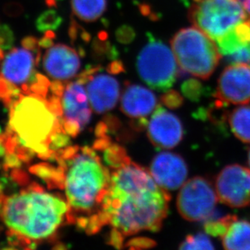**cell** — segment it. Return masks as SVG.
I'll list each match as a JSON object with an SVG mask.
<instances>
[{
    "instance_id": "52a82bcc",
    "label": "cell",
    "mask_w": 250,
    "mask_h": 250,
    "mask_svg": "<svg viewBox=\"0 0 250 250\" xmlns=\"http://www.w3.org/2000/svg\"><path fill=\"white\" fill-rule=\"evenodd\" d=\"M248 17L238 0H193L188 12L189 21L214 41Z\"/></svg>"
},
{
    "instance_id": "d4e9b609",
    "label": "cell",
    "mask_w": 250,
    "mask_h": 250,
    "mask_svg": "<svg viewBox=\"0 0 250 250\" xmlns=\"http://www.w3.org/2000/svg\"><path fill=\"white\" fill-rule=\"evenodd\" d=\"M116 40L123 45H129L136 38L135 28L128 24H123L115 31Z\"/></svg>"
},
{
    "instance_id": "6da1fadb",
    "label": "cell",
    "mask_w": 250,
    "mask_h": 250,
    "mask_svg": "<svg viewBox=\"0 0 250 250\" xmlns=\"http://www.w3.org/2000/svg\"><path fill=\"white\" fill-rule=\"evenodd\" d=\"M110 166V182L104 202V224L113 229V244L143 231H159L167 217L170 196L156 184L150 171L126 154Z\"/></svg>"
},
{
    "instance_id": "484cf974",
    "label": "cell",
    "mask_w": 250,
    "mask_h": 250,
    "mask_svg": "<svg viewBox=\"0 0 250 250\" xmlns=\"http://www.w3.org/2000/svg\"><path fill=\"white\" fill-rule=\"evenodd\" d=\"M15 41L14 33L9 25L0 24V48L3 50H12Z\"/></svg>"
},
{
    "instance_id": "30bf717a",
    "label": "cell",
    "mask_w": 250,
    "mask_h": 250,
    "mask_svg": "<svg viewBox=\"0 0 250 250\" xmlns=\"http://www.w3.org/2000/svg\"><path fill=\"white\" fill-rule=\"evenodd\" d=\"M219 201L230 208H246L250 204V168L241 165L224 167L215 179Z\"/></svg>"
},
{
    "instance_id": "3957f363",
    "label": "cell",
    "mask_w": 250,
    "mask_h": 250,
    "mask_svg": "<svg viewBox=\"0 0 250 250\" xmlns=\"http://www.w3.org/2000/svg\"><path fill=\"white\" fill-rule=\"evenodd\" d=\"M68 211L65 198L37 184L12 194L0 193V219L7 233L28 246L51 238L68 220Z\"/></svg>"
},
{
    "instance_id": "2e32d148",
    "label": "cell",
    "mask_w": 250,
    "mask_h": 250,
    "mask_svg": "<svg viewBox=\"0 0 250 250\" xmlns=\"http://www.w3.org/2000/svg\"><path fill=\"white\" fill-rule=\"evenodd\" d=\"M97 72L91 76L85 83L86 91L92 110L95 113H104L113 109L118 103L120 85L111 75Z\"/></svg>"
},
{
    "instance_id": "8fae6325",
    "label": "cell",
    "mask_w": 250,
    "mask_h": 250,
    "mask_svg": "<svg viewBox=\"0 0 250 250\" xmlns=\"http://www.w3.org/2000/svg\"><path fill=\"white\" fill-rule=\"evenodd\" d=\"M215 97L220 104L243 105L250 102V65L231 63L218 80Z\"/></svg>"
},
{
    "instance_id": "277c9868",
    "label": "cell",
    "mask_w": 250,
    "mask_h": 250,
    "mask_svg": "<svg viewBox=\"0 0 250 250\" xmlns=\"http://www.w3.org/2000/svg\"><path fill=\"white\" fill-rule=\"evenodd\" d=\"M24 95L17 98L11 109L10 130L21 146L50 156L53 138L63 130L59 99L55 96L49 102L39 95Z\"/></svg>"
},
{
    "instance_id": "4316f807",
    "label": "cell",
    "mask_w": 250,
    "mask_h": 250,
    "mask_svg": "<svg viewBox=\"0 0 250 250\" xmlns=\"http://www.w3.org/2000/svg\"><path fill=\"white\" fill-rule=\"evenodd\" d=\"M68 34L72 42H76L79 38H81V40L83 41V42L87 44L91 41L90 33L84 30L74 19H71V22L70 23Z\"/></svg>"
},
{
    "instance_id": "d590c367",
    "label": "cell",
    "mask_w": 250,
    "mask_h": 250,
    "mask_svg": "<svg viewBox=\"0 0 250 250\" xmlns=\"http://www.w3.org/2000/svg\"><path fill=\"white\" fill-rule=\"evenodd\" d=\"M4 59V53L2 48H0V62L2 61V59Z\"/></svg>"
},
{
    "instance_id": "7402d4cb",
    "label": "cell",
    "mask_w": 250,
    "mask_h": 250,
    "mask_svg": "<svg viewBox=\"0 0 250 250\" xmlns=\"http://www.w3.org/2000/svg\"><path fill=\"white\" fill-rule=\"evenodd\" d=\"M62 17L56 10L49 9L43 12L37 18L35 22L36 28L42 33L48 31H55L62 24Z\"/></svg>"
},
{
    "instance_id": "f1b7e54d",
    "label": "cell",
    "mask_w": 250,
    "mask_h": 250,
    "mask_svg": "<svg viewBox=\"0 0 250 250\" xmlns=\"http://www.w3.org/2000/svg\"><path fill=\"white\" fill-rule=\"evenodd\" d=\"M202 83L195 79H189L182 85V91L187 97L195 98L200 94Z\"/></svg>"
},
{
    "instance_id": "cb8c5ba5",
    "label": "cell",
    "mask_w": 250,
    "mask_h": 250,
    "mask_svg": "<svg viewBox=\"0 0 250 250\" xmlns=\"http://www.w3.org/2000/svg\"><path fill=\"white\" fill-rule=\"evenodd\" d=\"M234 217L235 215H228L220 220L208 222L205 225L206 231L211 236L221 237L226 231L227 228L231 220H233Z\"/></svg>"
},
{
    "instance_id": "836d02e7",
    "label": "cell",
    "mask_w": 250,
    "mask_h": 250,
    "mask_svg": "<svg viewBox=\"0 0 250 250\" xmlns=\"http://www.w3.org/2000/svg\"><path fill=\"white\" fill-rule=\"evenodd\" d=\"M124 71L123 63L119 60H115L112 62L108 66V71L110 74H118Z\"/></svg>"
},
{
    "instance_id": "8992f818",
    "label": "cell",
    "mask_w": 250,
    "mask_h": 250,
    "mask_svg": "<svg viewBox=\"0 0 250 250\" xmlns=\"http://www.w3.org/2000/svg\"><path fill=\"white\" fill-rule=\"evenodd\" d=\"M178 64L166 43L148 33L147 42L136 59L139 77L152 89L166 92L177 81Z\"/></svg>"
},
{
    "instance_id": "9c48e42d",
    "label": "cell",
    "mask_w": 250,
    "mask_h": 250,
    "mask_svg": "<svg viewBox=\"0 0 250 250\" xmlns=\"http://www.w3.org/2000/svg\"><path fill=\"white\" fill-rule=\"evenodd\" d=\"M84 85L78 77L64 87L60 96L62 126L71 136H76L83 131L91 120L92 107Z\"/></svg>"
},
{
    "instance_id": "603a6c76",
    "label": "cell",
    "mask_w": 250,
    "mask_h": 250,
    "mask_svg": "<svg viewBox=\"0 0 250 250\" xmlns=\"http://www.w3.org/2000/svg\"><path fill=\"white\" fill-rule=\"evenodd\" d=\"M212 242L205 234L198 233L187 236L180 245V250H213Z\"/></svg>"
},
{
    "instance_id": "ba28073f",
    "label": "cell",
    "mask_w": 250,
    "mask_h": 250,
    "mask_svg": "<svg viewBox=\"0 0 250 250\" xmlns=\"http://www.w3.org/2000/svg\"><path fill=\"white\" fill-rule=\"evenodd\" d=\"M218 201L215 188L208 180L193 177L181 187L177 198V210L189 222L205 221L215 212Z\"/></svg>"
},
{
    "instance_id": "ac0fdd59",
    "label": "cell",
    "mask_w": 250,
    "mask_h": 250,
    "mask_svg": "<svg viewBox=\"0 0 250 250\" xmlns=\"http://www.w3.org/2000/svg\"><path fill=\"white\" fill-rule=\"evenodd\" d=\"M221 240L225 250H250V222L238 220L235 216L221 236Z\"/></svg>"
},
{
    "instance_id": "9a60e30c",
    "label": "cell",
    "mask_w": 250,
    "mask_h": 250,
    "mask_svg": "<svg viewBox=\"0 0 250 250\" xmlns=\"http://www.w3.org/2000/svg\"><path fill=\"white\" fill-rule=\"evenodd\" d=\"M81 55L74 48L57 44L49 48L43 57L45 73L55 81H68L78 74L81 66Z\"/></svg>"
},
{
    "instance_id": "f546056e",
    "label": "cell",
    "mask_w": 250,
    "mask_h": 250,
    "mask_svg": "<svg viewBox=\"0 0 250 250\" xmlns=\"http://www.w3.org/2000/svg\"><path fill=\"white\" fill-rule=\"evenodd\" d=\"M162 102L168 108H177L182 104L183 100L178 92L174 90H167L162 97Z\"/></svg>"
},
{
    "instance_id": "7a4b0ae2",
    "label": "cell",
    "mask_w": 250,
    "mask_h": 250,
    "mask_svg": "<svg viewBox=\"0 0 250 250\" xmlns=\"http://www.w3.org/2000/svg\"><path fill=\"white\" fill-rule=\"evenodd\" d=\"M59 172L65 199L68 205V221L90 233L104 225V202L111 172L93 149L71 146L59 156Z\"/></svg>"
},
{
    "instance_id": "4fadbf2b",
    "label": "cell",
    "mask_w": 250,
    "mask_h": 250,
    "mask_svg": "<svg viewBox=\"0 0 250 250\" xmlns=\"http://www.w3.org/2000/svg\"><path fill=\"white\" fill-rule=\"evenodd\" d=\"M183 135L179 118L158 104L147 123V136L151 144L158 148L172 149L181 143Z\"/></svg>"
},
{
    "instance_id": "8d00e7d4",
    "label": "cell",
    "mask_w": 250,
    "mask_h": 250,
    "mask_svg": "<svg viewBox=\"0 0 250 250\" xmlns=\"http://www.w3.org/2000/svg\"><path fill=\"white\" fill-rule=\"evenodd\" d=\"M248 164H249V166H250V151H249V154H248Z\"/></svg>"
},
{
    "instance_id": "5bb4252c",
    "label": "cell",
    "mask_w": 250,
    "mask_h": 250,
    "mask_svg": "<svg viewBox=\"0 0 250 250\" xmlns=\"http://www.w3.org/2000/svg\"><path fill=\"white\" fill-rule=\"evenodd\" d=\"M150 173L159 187L166 191L179 189L187 182L188 167L178 154L163 151L151 161Z\"/></svg>"
},
{
    "instance_id": "44dd1931",
    "label": "cell",
    "mask_w": 250,
    "mask_h": 250,
    "mask_svg": "<svg viewBox=\"0 0 250 250\" xmlns=\"http://www.w3.org/2000/svg\"><path fill=\"white\" fill-rule=\"evenodd\" d=\"M91 47L95 56H105L108 59L115 60L119 55L117 47L112 45L111 42L108 40V34L104 31L99 33L97 38L92 41Z\"/></svg>"
},
{
    "instance_id": "d6986e66",
    "label": "cell",
    "mask_w": 250,
    "mask_h": 250,
    "mask_svg": "<svg viewBox=\"0 0 250 250\" xmlns=\"http://www.w3.org/2000/svg\"><path fill=\"white\" fill-rule=\"evenodd\" d=\"M71 9L76 17L85 22H94L104 15L107 0H71Z\"/></svg>"
},
{
    "instance_id": "83f0119b",
    "label": "cell",
    "mask_w": 250,
    "mask_h": 250,
    "mask_svg": "<svg viewBox=\"0 0 250 250\" xmlns=\"http://www.w3.org/2000/svg\"><path fill=\"white\" fill-rule=\"evenodd\" d=\"M227 61L231 63H246L250 65V43L236 52L226 57Z\"/></svg>"
},
{
    "instance_id": "ffe728a7",
    "label": "cell",
    "mask_w": 250,
    "mask_h": 250,
    "mask_svg": "<svg viewBox=\"0 0 250 250\" xmlns=\"http://www.w3.org/2000/svg\"><path fill=\"white\" fill-rule=\"evenodd\" d=\"M229 121L234 135L241 142L250 144V106L243 104L233 109Z\"/></svg>"
},
{
    "instance_id": "1f68e13d",
    "label": "cell",
    "mask_w": 250,
    "mask_h": 250,
    "mask_svg": "<svg viewBox=\"0 0 250 250\" xmlns=\"http://www.w3.org/2000/svg\"><path fill=\"white\" fill-rule=\"evenodd\" d=\"M45 34L40 40H38L39 45L43 49H49L54 45V39L55 38V33L54 31H48L45 32Z\"/></svg>"
},
{
    "instance_id": "d6a6232c",
    "label": "cell",
    "mask_w": 250,
    "mask_h": 250,
    "mask_svg": "<svg viewBox=\"0 0 250 250\" xmlns=\"http://www.w3.org/2000/svg\"><path fill=\"white\" fill-rule=\"evenodd\" d=\"M4 12L10 17H17L23 12V8H22L21 5L19 3L12 2V3L6 4L4 7Z\"/></svg>"
},
{
    "instance_id": "e575fe53",
    "label": "cell",
    "mask_w": 250,
    "mask_h": 250,
    "mask_svg": "<svg viewBox=\"0 0 250 250\" xmlns=\"http://www.w3.org/2000/svg\"><path fill=\"white\" fill-rule=\"evenodd\" d=\"M241 4L243 5L244 8L248 14L250 15V0H241Z\"/></svg>"
},
{
    "instance_id": "5b68a950",
    "label": "cell",
    "mask_w": 250,
    "mask_h": 250,
    "mask_svg": "<svg viewBox=\"0 0 250 250\" xmlns=\"http://www.w3.org/2000/svg\"><path fill=\"white\" fill-rule=\"evenodd\" d=\"M214 42L197 27L180 29L171 40L172 52L180 68L197 78H210L222 56Z\"/></svg>"
},
{
    "instance_id": "e0dca14e",
    "label": "cell",
    "mask_w": 250,
    "mask_h": 250,
    "mask_svg": "<svg viewBox=\"0 0 250 250\" xmlns=\"http://www.w3.org/2000/svg\"><path fill=\"white\" fill-rule=\"evenodd\" d=\"M157 105V98L152 91L134 83L126 85L121 100L122 110L131 118H146Z\"/></svg>"
},
{
    "instance_id": "7c38bea8",
    "label": "cell",
    "mask_w": 250,
    "mask_h": 250,
    "mask_svg": "<svg viewBox=\"0 0 250 250\" xmlns=\"http://www.w3.org/2000/svg\"><path fill=\"white\" fill-rule=\"evenodd\" d=\"M40 58L25 48H14L1 62L0 75L13 87L28 94L38 72L35 66Z\"/></svg>"
},
{
    "instance_id": "4dcf8cb0",
    "label": "cell",
    "mask_w": 250,
    "mask_h": 250,
    "mask_svg": "<svg viewBox=\"0 0 250 250\" xmlns=\"http://www.w3.org/2000/svg\"><path fill=\"white\" fill-rule=\"evenodd\" d=\"M21 45L23 47L27 50H30L34 53L37 56L41 58V47L38 42V39L33 37V36H28L23 38L21 41Z\"/></svg>"
}]
</instances>
